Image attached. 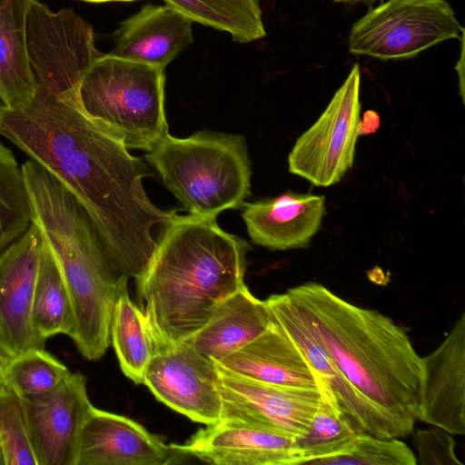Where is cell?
<instances>
[{"mask_svg": "<svg viewBox=\"0 0 465 465\" xmlns=\"http://www.w3.org/2000/svg\"><path fill=\"white\" fill-rule=\"evenodd\" d=\"M0 134L54 175L97 230L114 264L135 280L144 272L163 228V211L143 181L153 173L79 107L76 100L36 93L25 107H0Z\"/></svg>", "mask_w": 465, "mask_h": 465, "instance_id": "cell-1", "label": "cell"}, {"mask_svg": "<svg viewBox=\"0 0 465 465\" xmlns=\"http://www.w3.org/2000/svg\"><path fill=\"white\" fill-rule=\"evenodd\" d=\"M247 242L222 230L216 218L175 214L136 279L138 301L156 342L188 339L216 304L242 287Z\"/></svg>", "mask_w": 465, "mask_h": 465, "instance_id": "cell-2", "label": "cell"}, {"mask_svg": "<svg viewBox=\"0 0 465 465\" xmlns=\"http://www.w3.org/2000/svg\"><path fill=\"white\" fill-rule=\"evenodd\" d=\"M286 293L347 381L412 433L421 363L406 329L321 283H302Z\"/></svg>", "mask_w": 465, "mask_h": 465, "instance_id": "cell-3", "label": "cell"}, {"mask_svg": "<svg viewBox=\"0 0 465 465\" xmlns=\"http://www.w3.org/2000/svg\"><path fill=\"white\" fill-rule=\"evenodd\" d=\"M21 168L33 222L68 288L74 320L70 338L84 358L99 360L110 346L114 307L128 278L115 267L87 213L68 189L32 159Z\"/></svg>", "mask_w": 465, "mask_h": 465, "instance_id": "cell-4", "label": "cell"}, {"mask_svg": "<svg viewBox=\"0 0 465 465\" xmlns=\"http://www.w3.org/2000/svg\"><path fill=\"white\" fill-rule=\"evenodd\" d=\"M145 158L191 214L216 218L243 206L250 195L252 171L242 135L201 131L176 138L168 134Z\"/></svg>", "mask_w": 465, "mask_h": 465, "instance_id": "cell-5", "label": "cell"}, {"mask_svg": "<svg viewBox=\"0 0 465 465\" xmlns=\"http://www.w3.org/2000/svg\"><path fill=\"white\" fill-rule=\"evenodd\" d=\"M164 68L103 54L84 74L78 104L128 149L149 151L168 134Z\"/></svg>", "mask_w": 465, "mask_h": 465, "instance_id": "cell-6", "label": "cell"}, {"mask_svg": "<svg viewBox=\"0 0 465 465\" xmlns=\"http://www.w3.org/2000/svg\"><path fill=\"white\" fill-rule=\"evenodd\" d=\"M25 40L36 93L78 101L84 74L103 54L95 46L91 25L72 8L54 12L31 0Z\"/></svg>", "mask_w": 465, "mask_h": 465, "instance_id": "cell-7", "label": "cell"}, {"mask_svg": "<svg viewBox=\"0 0 465 465\" xmlns=\"http://www.w3.org/2000/svg\"><path fill=\"white\" fill-rule=\"evenodd\" d=\"M463 37L464 28L446 0H388L353 24L348 49L355 55L399 60Z\"/></svg>", "mask_w": 465, "mask_h": 465, "instance_id": "cell-8", "label": "cell"}, {"mask_svg": "<svg viewBox=\"0 0 465 465\" xmlns=\"http://www.w3.org/2000/svg\"><path fill=\"white\" fill-rule=\"evenodd\" d=\"M360 83L356 64L317 121L296 140L288 155L291 173L329 187L352 167L360 135Z\"/></svg>", "mask_w": 465, "mask_h": 465, "instance_id": "cell-9", "label": "cell"}, {"mask_svg": "<svg viewBox=\"0 0 465 465\" xmlns=\"http://www.w3.org/2000/svg\"><path fill=\"white\" fill-rule=\"evenodd\" d=\"M265 302L272 319L295 343L312 369L317 385L322 384L333 396L359 433L381 439H404L411 434L397 419L363 396L347 381L313 334L301 309L286 292L272 294Z\"/></svg>", "mask_w": 465, "mask_h": 465, "instance_id": "cell-10", "label": "cell"}, {"mask_svg": "<svg viewBox=\"0 0 465 465\" xmlns=\"http://www.w3.org/2000/svg\"><path fill=\"white\" fill-rule=\"evenodd\" d=\"M143 383L160 401L195 422L211 425L222 418L216 364L186 341L157 342Z\"/></svg>", "mask_w": 465, "mask_h": 465, "instance_id": "cell-11", "label": "cell"}, {"mask_svg": "<svg viewBox=\"0 0 465 465\" xmlns=\"http://www.w3.org/2000/svg\"><path fill=\"white\" fill-rule=\"evenodd\" d=\"M216 367L221 419L269 428L296 439L305 435L319 403L318 388L271 384Z\"/></svg>", "mask_w": 465, "mask_h": 465, "instance_id": "cell-12", "label": "cell"}, {"mask_svg": "<svg viewBox=\"0 0 465 465\" xmlns=\"http://www.w3.org/2000/svg\"><path fill=\"white\" fill-rule=\"evenodd\" d=\"M86 382L70 371L53 391L21 398L37 465H77L82 430L94 407Z\"/></svg>", "mask_w": 465, "mask_h": 465, "instance_id": "cell-13", "label": "cell"}, {"mask_svg": "<svg viewBox=\"0 0 465 465\" xmlns=\"http://www.w3.org/2000/svg\"><path fill=\"white\" fill-rule=\"evenodd\" d=\"M44 242L41 230L33 222L0 253V350L10 359L28 350L45 348L32 323L33 295Z\"/></svg>", "mask_w": 465, "mask_h": 465, "instance_id": "cell-14", "label": "cell"}, {"mask_svg": "<svg viewBox=\"0 0 465 465\" xmlns=\"http://www.w3.org/2000/svg\"><path fill=\"white\" fill-rule=\"evenodd\" d=\"M171 446L216 465H300L302 460L296 438L232 419L206 425L184 443Z\"/></svg>", "mask_w": 465, "mask_h": 465, "instance_id": "cell-15", "label": "cell"}, {"mask_svg": "<svg viewBox=\"0 0 465 465\" xmlns=\"http://www.w3.org/2000/svg\"><path fill=\"white\" fill-rule=\"evenodd\" d=\"M416 417L451 435L465 433V313L430 354L420 357Z\"/></svg>", "mask_w": 465, "mask_h": 465, "instance_id": "cell-16", "label": "cell"}, {"mask_svg": "<svg viewBox=\"0 0 465 465\" xmlns=\"http://www.w3.org/2000/svg\"><path fill=\"white\" fill-rule=\"evenodd\" d=\"M182 456L134 420L94 406L82 430L77 465H167Z\"/></svg>", "mask_w": 465, "mask_h": 465, "instance_id": "cell-17", "label": "cell"}, {"mask_svg": "<svg viewBox=\"0 0 465 465\" xmlns=\"http://www.w3.org/2000/svg\"><path fill=\"white\" fill-rule=\"evenodd\" d=\"M326 214L325 197L288 191L244 203L242 219L253 243L270 250L305 248Z\"/></svg>", "mask_w": 465, "mask_h": 465, "instance_id": "cell-18", "label": "cell"}, {"mask_svg": "<svg viewBox=\"0 0 465 465\" xmlns=\"http://www.w3.org/2000/svg\"><path fill=\"white\" fill-rule=\"evenodd\" d=\"M193 42V21L167 5H146L122 21L110 54L165 68Z\"/></svg>", "mask_w": 465, "mask_h": 465, "instance_id": "cell-19", "label": "cell"}, {"mask_svg": "<svg viewBox=\"0 0 465 465\" xmlns=\"http://www.w3.org/2000/svg\"><path fill=\"white\" fill-rule=\"evenodd\" d=\"M215 363L232 373L262 382L317 388L312 369L273 319L260 336Z\"/></svg>", "mask_w": 465, "mask_h": 465, "instance_id": "cell-20", "label": "cell"}, {"mask_svg": "<svg viewBox=\"0 0 465 465\" xmlns=\"http://www.w3.org/2000/svg\"><path fill=\"white\" fill-rule=\"evenodd\" d=\"M272 322L265 301L244 284L220 301L202 328L184 341L215 362L256 339Z\"/></svg>", "mask_w": 465, "mask_h": 465, "instance_id": "cell-21", "label": "cell"}, {"mask_svg": "<svg viewBox=\"0 0 465 465\" xmlns=\"http://www.w3.org/2000/svg\"><path fill=\"white\" fill-rule=\"evenodd\" d=\"M30 1L0 0V100L9 109L25 107L36 94L25 40Z\"/></svg>", "mask_w": 465, "mask_h": 465, "instance_id": "cell-22", "label": "cell"}, {"mask_svg": "<svg viewBox=\"0 0 465 465\" xmlns=\"http://www.w3.org/2000/svg\"><path fill=\"white\" fill-rule=\"evenodd\" d=\"M110 336L122 371L134 383H143L156 340L144 312L130 298L127 282L114 307Z\"/></svg>", "mask_w": 465, "mask_h": 465, "instance_id": "cell-23", "label": "cell"}, {"mask_svg": "<svg viewBox=\"0 0 465 465\" xmlns=\"http://www.w3.org/2000/svg\"><path fill=\"white\" fill-rule=\"evenodd\" d=\"M32 302V323L45 342L55 335L71 336L74 312L67 285L60 266L44 238Z\"/></svg>", "mask_w": 465, "mask_h": 465, "instance_id": "cell-24", "label": "cell"}, {"mask_svg": "<svg viewBox=\"0 0 465 465\" xmlns=\"http://www.w3.org/2000/svg\"><path fill=\"white\" fill-rule=\"evenodd\" d=\"M190 20L230 34L238 43L263 38L260 0H163Z\"/></svg>", "mask_w": 465, "mask_h": 465, "instance_id": "cell-25", "label": "cell"}, {"mask_svg": "<svg viewBox=\"0 0 465 465\" xmlns=\"http://www.w3.org/2000/svg\"><path fill=\"white\" fill-rule=\"evenodd\" d=\"M320 400L305 435L297 439L302 464H317L343 453L359 433L340 409L333 396L317 385Z\"/></svg>", "mask_w": 465, "mask_h": 465, "instance_id": "cell-26", "label": "cell"}, {"mask_svg": "<svg viewBox=\"0 0 465 465\" xmlns=\"http://www.w3.org/2000/svg\"><path fill=\"white\" fill-rule=\"evenodd\" d=\"M33 223V210L21 166L0 143V253Z\"/></svg>", "mask_w": 465, "mask_h": 465, "instance_id": "cell-27", "label": "cell"}, {"mask_svg": "<svg viewBox=\"0 0 465 465\" xmlns=\"http://www.w3.org/2000/svg\"><path fill=\"white\" fill-rule=\"evenodd\" d=\"M70 370L45 349L28 350L9 360L3 386L24 399L55 390Z\"/></svg>", "mask_w": 465, "mask_h": 465, "instance_id": "cell-28", "label": "cell"}, {"mask_svg": "<svg viewBox=\"0 0 465 465\" xmlns=\"http://www.w3.org/2000/svg\"><path fill=\"white\" fill-rule=\"evenodd\" d=\"M0 447L5 465H37L20 396L0 387Z\"/></svg>", "mask_w": 465, "mask_h": 465, "instance_id": "cell-29", "label": "cell"}, {"mask_svg": "<svg viewBox=\"0 0 465 465\" xmlns=\"http://www.w3.org/2000/svg\"><path fill=\"white\" fill-rule=\"evenodd\" d=\"M319 465H416V457L400 439L358 433L343 453L322 460Z\"/></svg>", "mask_w": 465, "mask_h": 465, "instance_id": "cell-30", "label": "cell"}, {"mask_svg": "<svg viewBox=\"0 0 465 465\" xmlns=\"http://www.w3.org/2000/svg\"><path fill=\"white\" fill-rule=\"evenodd\" d=\"M413 445L420 465H463L455 453V441L448 431L435 427L412 431Z\"/></svg>", "mask_w": 465, "mask_h": 465, "instance_id": "cell-31", "label": "cell"}, {"mask_svg": "<svg viewBox=\"0 0 465 465\" xmlns=\"http://www.w3.org/2000/svg\"><path fill=\"white\" fill-rule=\"evenodd\" d=\"M379 115L374 111H367L362 121L360 120L359 134H368L376 131L379 127Z\"/></svg>", "mask_w": 465, "mask_h": 465, "instance_id": "cell-32", "label": "cell"}, {"mask_svg": "<svg viewBox=\"0 0 465 465\" xmlns=\"http://www.w3.org/2000/svg\"><path fill=\"white\" fill-rule=\"evenodd\" d=\"M10 358L7 357L1 350H0V387L3 386V381L6 367L8 365Z\"/></svg>", "mask_w": 465, "mask_h": 465, "instance_id": "cell-33", "label": "cell"}, {"mask_svg": "<svg viewBox=\"0 0 465 465\" xmlns=\"http://www.w3.org/2000/svg\"><path fill=\"white\" fill-rule=\"evenodd\" d=\"M335 3H344V4H363L370 7H372V5L379 2L381 3L382 0H333Z\"/></svg>", "mask_w": 465, "mask_h": 465, "instance_id": "cell-34", "label": "cell"}, {"mask_svg": "<svg viewBox=\"0 0 465 465\" xmlns=\"http://www.w3.org/2000/svg\"><path fill=\"white\" fill-rule=\"evenodd\" d=\"M91 3H104V2H133L137 0H83Z\"/></svg>", "mask_w": 465, "mask_h": 465, "instance_id": "cell-35", "label": "cell"}, {"mask_svg": "<svg viewBox=\"0 0 465 465\" xmlns=\"http://www.w3.org/2000/svg\"><path fill=\"white\" fill-rule=\"evenodd\" d=\"M0 465H5V460H4V455L2 452L1 447H0Z\"/></svg>", "mask_w": 465, "mask_h": 465, "instance_id": "cell-36", "label": "cell"}, {"mask_svg": "<svg viewBox=\"0 0 465 465\" xmlns=\"http://www.w3.org/2000/svg\"><path fill=\"white\" fill-rule=\"evenodd\" d=\"M2 104H0V107H1Z\"/></svg>", "mask_w": 465, "mask_h": 465, "instance_id": "cell-37", "label": "cell"}]
</instances>
